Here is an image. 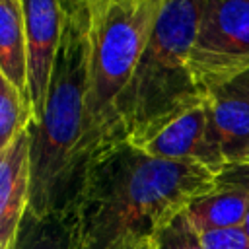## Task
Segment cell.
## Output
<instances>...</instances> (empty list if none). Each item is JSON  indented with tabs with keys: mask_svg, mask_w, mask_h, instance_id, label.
Listing matches in <instances>:
<instances>
[{
	"mask_svg": "<svg viewBox=\"0 0 249 249\" xmlns=\"http://www.w3.org/2000/svg\"><path fill=\"white\" fill-rule=\"evenodd\" d=\"M241 228H243V231H245V233H247V237H249V212H247V216H245V220H243V226H241Z\"/></svg>",
	"mask_w": 249,
	"mask_h": 249,
	"instance_id": "obj_19",
	"label": "cell"
},
{
	"mask_svg": "<svg viewBox=\"0 0 249 249\" xmlns=\"http://www.w3.org/2000/svg\"><path fill=\"white\" fill-rule=\"evenodd\" d=\"M212 140L226 167L249 163V101L214 91L206 95Z\"/></svg>",
	"mask_w": 249,
	"mask_h": 249,
	"instance_id": "obj_9",
	"label": "cell"
},
{
	"mask_svg": "<svg viewBox=\"0 0 249 249\" xmlns=\"http://www.w3.org/2000/svg\"><path fill=\"white\" fill-rule=\"evenodd\" d=\"M150 241L154 249H204L200 233L189 222L185 212L165 224Z\"/></svg>",
	"mask_w": 249,
	"mask_h": 249,
	"instance_id": "obj_14",
	"label": "cell"
},
{
	"mask_svg": "<svg viewBox=\"0 0 249 249\" xmlns=\"http://www.w3.org/2000/svg\"><path fill=\"white\" fill-rule=\"evenodd\" d=\"M204 249H249V237L243 228H226L200 233Z\"/></svg>",
	"mask_w": 249,
	"mask_h": 249,
	"instance_id": "obj_15",
	"label": "cell"
},
{
	"mask_svg": "<svg viewBox=\"0 0 249 249\" xmlns=\"http://www.w3.org/2000/svg\"><path fill=\"white\" fill-rule=\"evenodd\" d=\"M12 249H84L74 212L39 216L27 210Z\"/></svg>",
	"mask_w": 249,
	"mask_h": 249,
	"instance_id": "obj_11",
	"label": "cell"
},
{
	"mask_svg": "<svg viewBox=\"0 0 249 249\" xmlns=\"http://www.w3.org/2000/svg\"><path fill=\"white\" fill-rule=\"evenodd\" d=\"M249 212V193L239 189H224L216 187L214 191L195 198L185 216L195 226L198 233L239 228Z\"/></svg>",
	"mask_w": 249,
	"mask_h": 249,
	"instance_id": "obj_12",
	"label": "cell"
},
{
	"mask_svg": "<svg viewBox=\"0 0 249 249\" xmlns=\"http://www.w3.org/2000/svg\"><path fill=\"white\" fill-rule=\"evenodd\" d=\"M33 105L10 80L0 76V152L33 123Z\"/></svg>",
	"mask_w": 249,
	"mask_h": 249,
	"instance_id": "obj_13",
	"label": "cell"
},
{
	"mask_svg": "<svg viewBox=\"0 0 249 249\" xmlns=\"http://www.w3.org/2000/svg\"><path fill=\"white\" fill-rule=\"evenodd\" d=\"M216 187L239 189V191L249 193V163L226 167L222 173L216 175Z\"/></svg>",
	"mask_w": 249,
	"mask_h": 249,
	"instance_id": "obj_16",
	"label": "cell"
},
{
	"mask_svg": "<svg viewBox=\"0 0 249 249\" xmlns=\"http://www.w3.org/2000/svg\"><path fill=\"white\" fill-rule=\"evenodd\" d=\"M161 0H89V74L84 126L88 167L119 144V101L140 62ZM86 175V173H84Z\"/></svg>",
	"mask_w": 249,
	"mask_h": 249,
	"instance_id": "obj_4",
	"label": "cell"
},
{
	"mask_svg": "<svg viewBox=\"0 0 249 249\" xmlns=\"http://www.w3.org/2000/svg\"><path fill=\"white\" fill-rule=\"evenodd\" d=\"M214 189L216 175L204 165L154 158L124 142L88 167L70 210L84 249H130Z\"/></svg>",
	"mask_w": 249,
	"mask_h": 249,
	"instance_id": "obj_1",
	"label": "cell"
},
{
	"mask_svg": "<svg viewBox=\"0 0 249 249\" xmlns=\"http://www.w3.org/2000/svg\"><path fill=\"white\" fill-rule=\"evenodd\" d=\"M89 0H64V31L43 117L31 123V202L45 216L72 206L84 173L89 74Z\"/></svg>",
	"mask_w": 249,
	"mask_h": 249,
	"instance_id": "obj_2",
	"label": "cell"
},
{
	"mask_svg": "<svg viewBox=\"0 0 249 249\" xmlns=\"http://www.w3.org/2000/svg\"><path fill=\"white\" fill-rule=\"evenodd\" d=\"M33 123L43 117L64 31V0H21Z\"/></svg>",
	"mask_w": 249,
	"mask_h": 249,
	"instance_id": "obj_6",
	"label": "cell"
},
{
	"mask_svg": "<svg viewBox=\"0 0 249 249\" xmlns=\"http://www.w3.org/2000/svg\"><path fill=\"white\" fill-rule=\"evenodd\" d=\"M138 148L154 158L204 165L214 175L226 169L224 160L210 134L206 99L204 103L175 117Z\"/></svg>",
	"mask_w": 249,
	"mask_h": 249,
	"instance_id": "obj_7",
	"label": "cell"
},
{
	"mask_svg": "<svg viewBox=\"0 0 249 249\" xmlns=\"http://www.w3.org/2000/svg\"><path fill=\"white\" fill-rule=\"evenodd\" d=\"M224 95H231V97H239L243 101H249V70L241 76H237L235 80H231L228 86L216 89Z\"/></svg>",
	"mask_w": 249,
	"mask_h": 249,
	"instance_id": "obj_17",
	"label": "cell"
},
{
	"mask_svg": "<svg viewBox=\"0 0 249 249\" xmlns=\"http://www.w3.org/2000/svg\"><path fill=\"white\" fill-rule=\"evenodd\" d=\"M202 0H161L140 62L119 101L121 138L142 146L181 113L204 103L189 56Z\"/></svg>",
	"mask_w": 249,
	"mask_h": 249,
	"instance_id": "obj_3",
	"label": "cell"
},
{
	"mask_svg": "<svg viewBox=\"0 0 249 249\" xmlns=\"http://www.w3.org/2000/svg\"><path fill=\"white\" fill-rule=\"evenodd\" d=\"M130 249H154V247H152V241H144V243H140L136 247H130Z\"/></svg>",
	"mask_w": 249,
	"mask_h": 249,
	"instance_id": "obj_18",
	"label": "cell"
},
{
	"mask_svg": "<svg viewBox=\"0 0 249 249\" xmlns=\"http://www.w3.org/2000/svg\"><path fill=\"white\" fill-rule=\"evenodd\" d=\"M189 68L204 95L249 70V0H202Z\"/></svg>",
	"mask_w": 249,
	"mask_h": 249,
	"instance_id": "obj_5",
	"label": "cell"
},
{
	"mask_svg": "<svg viewBox=\"0 0 249 249\" xmlns=\"http://www.w3.org/2000/svg\"><path fill=\"white\" fill-rule=\"evenodd\" d=\"M0 76L31 99L21 0H0Z\"/></svg>",
	"mask_w": 249,
	"mask_h": 249,
	"instance_id": "obj_10",
	"label": "cell"
},
{
	"mask_svg": "<svg viewBox=\"0 0 249 249\" xmlns=\"http://www.w3.org/2000/svg\"><path fill=\"white\" fill-rule=\"evenodd\" d=\"M31 202V124L0 152V249H12Z\"/></svg>",
	"mask_w": 249,
	"mask_h": 249,
	"instance_id": "obj_8",
	"label": "cell"
}]
</instances>
